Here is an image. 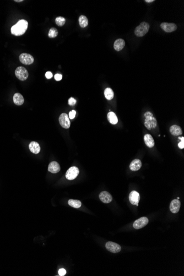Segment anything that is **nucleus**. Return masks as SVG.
Returning <instances> with one entry per match:
<instances>
[{
    "label": "nucleus",
    "mask_w": 184,
    "mask_h": 276,
    "mask_svg": "<svg viewBox=\"0 0 184 276\" xmlns=\"http://www.w3.org/2000/svg\"><path fill=\"white\" fill-rule=\"evenodd\" d=\"M28 23L26 20H20L17 23L12 26L11 33L16 36H22L24 34L27 30Z\"/></svg>",
    "instance_id": "1"
},
{
    "label": "nucleus",
    "mask_w": 184,
    "mask_h": 276,
    "mask_svg": "<svg viewBox=\"0 0 184 276\" xmlns=\"http://www.w3.org/2000/svg\"><path fill=\"white\" fill-rule=\"evenodd\" d=\"M145 126L148 130H151L157 127V121L152 113L149 111L146 112L145 114Z\"/></svg>",
    "instance_id": "2"
},
{
    "label": "nucleus",
    "mask_w": 184,
    "mask_h": 276,
    "mask_svg": "<svg viewBox=\"0 0 184 276\" xmlns=\"http://www.w3.org/2000/svg\"><path fill=\"white\" fill-rule=\"evenodd\" d=\"M149 24L148 23L143 22L139 26H137L135 30V34L138 37H142L148 33L149 29Z\"/></svg>",
    "instance_id": "3"
},
{
    "label": "nucleus",
    "mask_w": 184,
    "mask_h": 276,
    "mask_svg": "<svg viewBox=\"0 0 184 276\" xmlns=\"http://www.w3.org/2000/svg\"><path fill=\"white\" fill-rule=\"evenodd\" d=\"M15 75L17 78L20 81H24L28 77V72L26 68L20 66L16 68L15 71Z\"/></svg>",
    "instance_id": "4"
},
{
    "label": "nucleus",
    "mask_w": 184,
    "mask_h": 276,
    "mask_svg": "<svg viewBox=\"0 0 184 276\" xmlns=\"http://www.w3.org/2000/svg\"><path fill=\"white\" fill-rule=\"evenodd\" d=\"M80 173V170L76 166H72L68 169L66 173V178L69 180L76 179Z\"/></svg>",
    "instance_id": "5"
},
{
    "label": "nucleus",
    "mask_w": 184,
    "mask_h": 276,
    "mask_svg": "<svg viewBox=\"0 0 184 276\" xmlns=\"http://www.w3.org/2000/svg\"><path fill=\"white\" fill-rule=\"evenodd\" d=\"M59 122L60 125L63 128L67 129L71 125V122L70 121V118L68 117V115L66 113H63L61 114L59 117Z\"/></svg>",
    "instance_id": "6"
},
{
    "label": "nucleus",
    "mask_w": 184,
    "mask_h": 276,
    "mask_svg": "<svg viewBox=\"0 0 184 276\" xmlns=\"http://www.w3.org/2000/svg\"><path fill=\"white\" fill-rule=\"evenodd\" d=\"M148 219L147 218L145 217L140 218L139 219H137L136 221H135V222L133 224V227L136 229H139L145 227V225H147L148 223Z\"/></svg>",
    "instance_id": "7"
},
{
    "label": "nucleus",
    "mask_w": 184,
    "mask_h": 276,
    "mask_svg": "<svg viewBox=\"0 0 184 276\" xmlns=\"http://www.w3.org/2000/svg\"><path fill=\"white\" fill-rule=\"evenodd\" d=\"M106 249L112 253H118L121 250V247L119 244L112 241H108L105 244Z\"/></svg>",
    "instance_id": "8"
},
{
    "label": "nucleus",
    "mask_w": 184,
    "mask_h": 276,
    "mask_svg": "<svg viewBox=\"0 0 184 276\" xmlns=\"http://www.w3.org/2000/svg\"><path fill=\"white\" fill-rule=\"evenodd\" d=\"M20 61L24 65H31L34 62V57L29 54L23 53L20 56Z\"/></svg>",
    "instance_id": "9"
},
{
    "label": "nucleus",
    "mask_w": 184,
    "mask_h": 276,
    "mask_svg": "<svg viewBox=\"0 0 184 276\" xmlns=\"http://www.w3.org/2000/svg\"><path fill=\"white\" fill-rule=\"evenodd\" d=\"M161 29L165 32L171 33L176 30L177 26L175 23H162L161 24Z\"/></svg>",
    "instance_id": "10"
},
{
    "label": "nucleus",
    "mask_w": 184,
    "mask_h": 276,
    "mask_svg": "<svg viewBox=\"0 0 184 276\" xmlns=\"http://www.w3.org/2000/svg\"><path fill=\"white\" fill-rule=\"evenodd\" d=\"M139 200L140 196L139 192L136 191H133L129 194V201L132 205L138 206Z\"/></svg>",
    "instance_id": "11"
},
{
    "label": "nucleus",
    "mask_w": 184,
    "mask_h": 276,
    "mask_svg": "<svg viewBox=\"0 0 184 276\" xmlns=\"http://www.w3.org/2000/svg\"><path fill=\"white\" fill-rule=\"evenodd\" d=\"M181 206V202L178 200H173L170 205V210L173 213H177L179 211Z\"/></svg>",
    "instance_id": "12"
},
{
    "label": "nucleus",
    "mask_w": 184,
    "mask_h": 276,
    "mask_svg": "<svg viewBox=\"0 0 184 276\" xmlns=\"http://www.w3.org/2000/svg\"><path fill=\"white\" fill-rule=\"evenodd\" d=\"M99 198L104 203H109L112 201L113 197L110 193L107 191H103L99 194Z\"/></svg>",
    "instance_id": "13"
},
{
    "label": "nucleus",
    "mask_w": 184,
    "mask_h": 276,
    "mask_svg": "<svg viewBox=\"0 0 184 276\" xmlns=\"http://www.w3.org/2000/svg\"><path fill=\"white\" fill-rule=\"evenodd\" d=\"M142 166V162L139 159H136L133 160L129 164V168L133 172L138 171L141 169Z\"/></svg>",
    "instance_id": "14"
},
{
    "label": "nucleus",
    "mask_w": 184,
    "mask_h": 276,
    "mask_svg": "<svg viewBox=\"0 0 184 276\" xmlns=\"http://www.w3.org/2000/svg\"><path fill=\"white\" fill-rule=\"evenodd\" d=\"M60 170V166L58 163L53 161L49 164L48 166V171L53 174H56L59 172Z\"/></svg>",
    "instance_id": "15"
},
{
    "label": "nucleus",
    "mask_w": 184,
    "mask_h": 276,
    "mask_svg": "<svg viewBox=\"0 0 184 276\" xmlns=\"http://www.w3.org/2000/svg\"><path fill=\"white\" fill-rule=\"evenodd\" d=\"M144 141H145V145L149 148H152L155 145L154 140L150 134H146L145 135Z\"/></svg>",
    "instance_id": "16"
},
{
    "label": "nucleus",
    "mask_w": 184,
    "mask_h": 276,
    "mask_svg": "<svg viewBox=\"0 0 184 276\" xmlns=\"http://www.w3.org/2000/svg\"><path fill=\"white\" fill-rule=\"evenodd\" d=\"M125 45V42L122 39H118L114 44V48L117 51H121Z\"/></svg>",
    "instance_id": "17"
},
{
    "label": "nucleus",
    "mask_w": 184,
    "mask_h": 276,
    "mask_svg": "<svg viewBox=\"0 0 184 276\" xmlns=\"http://www.w3.org/2000/svg\"><path fill=\"white\" fill-rule=\"evenodd\" d=\"M170 132L171 133L172 135L175 136H179V135H181L182 134V131L181 130V127L179 126H178V125H173V126H171L170 127Z\"/></svg>",
    "instance_id": "18"
},
{
    "label": "nucleus",
    "mask_w": 184,
    "mask_h": 276,
    "mask_svg": "<svg viewBox=\"0 0 184 276\" xmlns=\"http://www.w3.org/2000/svg\"><path fill=\"white\" fill-rule=\"evenodd\" d=\"M13 102L17 105H22L24 103V99L22 94L17 93L13 95Z\"/></svg>",
    "instance_id": "19"
},
{
    "label": "nucleus",
    "mask_w": 184,
    "mask_h": 276,
    "mask_svg": "<svg viewBox=\"0 0 184 276\" xmlns=\"http://www.w3.org/2000/svg\"><path fill=\"white\" fill-rule=\"evenodd\" d=\"M29 150L34 154H38L40 151V147L39 144V143H37L36 142L33 141L31 143L29 144Z\"/></svg>",
    "instance_id": "20"
},
{
    "label": "nucleus",
    "mask_w": 184,
    "mask_h": 276,
    "mask_svg": "<svg viewBox=\"0 0 184 276\" xmlns=\"http://www.w3.org/2000/svg\"><path fill=\"white\" fill-rule=\"evenodd\" d=\"M108 120L110 123L113 125H116L118 122V119L116 114L111 111L108 114Z\"/></svg>",
    "instance_id": "21"
},
{
    "label": "nucleus",
    "mask_w": 184,
    "mask_h": 276,
    "mask_svg": "<svg viewBox=\"0 0 184 276\" xmlns=\"http://www.w3.org/2000/svg\"><path fill=\"white\" fill-rule=\"evenodd\" d=\"M104 95H105V97L106 98V99L109 101L113 99L114 97L113 91L111 88H106L104 91Z\"/></svg>",
    "instance_id": "22"
},
{
    "label": "nucleus",
    "mask_w": 184,
    "mask_h": 276,
    "mask_svg": "<svg viewBox=\"0 0 184 276\" xmlns=\"http://www.w3.org/2000/svg\"><path fill=\"white\" fill-rule=\"evenodd\" d=\"M68 203L70 206L75 208H80L82 206L81 202L80 200H77L71 199L68 200Z\"/></svg>",
    "instance_id": "23"
},
{
    "label": "nucleus",
    "mask_w": 184,
    "mask_h": 276,
    "mask_svg": "<svg viewBox=\"0 0 184 276\" xmlns=\"http://www.w3.org/2000/svg\"><path fill=\"white\" fill-rule=\"evenodd\" d=\"M78 20H79L80 26H81V27L85 28L87 26L88 24V20L87 18L85 16L82 15L79 17Z\"/></svg>",
    "instance_id": "24"
},
{
    "label": "nucleus",
    "mask_w": 184,
    "mask_h": 276,
    "mask_svg": "<svg viewBox=\"0 0 184 276\" xmlns=\"http://www.w3.org/2000/svg\"><path fill=\"white\" fill-rule=\"evenodd\" d=\"M58 35V31L55 28H51L48 32V36L49 38H54Z\"/></svg>",
    "instance_id": "25"
},
{
    "label": "nucleus",
    "mask_w": 184,
    "mask_h": 276,
    "mask_svg": "<svg viewBox=\"0 0 184 276\" xmlns=\"http://www.w3.org/2000/svg\"><path fill=\"white\" fill-rule=\"evenodd\" d=\"M55 22H56V24L58 26H62L65 24V22H66V20L62 17H57L56 18Z\"/></svg>",
    "instance_id": "26"
},
{
    "label": "nucleus",
    "mask_w": 184,
    "mask_h": 276,
    "mask_svg": "<svg viewBox=\"0 0 184 276\" xmlns=\"http://www.w3.org/2000/svg\"><path fill=\"white\" fill-rule=\"evenodd\" d=\"M76 103V100L73 98L71 97L68 100V104L71 106H73Z\"/></svg>",
    "instance_id": "27"
},
{
    "label": "nucleus",
    "mask_w": 184,
    "mask_h": 276,
    "mask_svg": "<svg viewBox=\"0 0 184 276\" xmlns=\"http://www.w3.org/2000/svg\"><path fill=\"white\" fill-rule=\"evenodd\" d=\"M76 112L75 110H72L69 113V115H68V117L70 119H73L75 116H76Z\"/></svg>",
    "instance_id": "28"
},
{
    "label": "nucleus",
    "mask_w": 184,
    "mask_h": 276,
    "mask_svg": "<svg viewBox=\"0 0 184 276\" xmlns=\"http://www.w3.org/2000/svg\"><path fill=\"white\" fill-rule=\"evenodd\" d=\"M66 274V271L64 268H61L58 271V274L59 276H65Z\"/></svg>",
    "instance_id": "29"
},
{
    "label": "nucleus",
    "mask_w": 184,
    "mask_h": 276,
    "mask_svg": "<svg viewBox=\"0 0 184 276\" xmlns=\"http://www.w3.org/2000/svg\"><path fill=\"white\" fill-rule=\"evenodd\" d=\"M54 77H55L56 81H59L61 80L62 78V76L61 75H60V74H56Z\"/></svg>",
    "instance_id": "30"
},
{
    "label": "nucleus",
    "mask_w": 184,
    "mask_h": 276,
    "mask_svg": "<svg viewBox=\"0 0 184 276\" xmlns=\"http://www.w3.org/2000/svg\"><path fill=\"white\" fill-rule=\"evenodd\" d=\"M45 76L46 78H48V79H50V78H51L52 77V73L51 72H47L46 73Z\"/></svg>",
    "instance_id": "31"
},
{
    "label": "nucleus",
    "mask_w": 184,
    "mask_h": 276,
    "mask_svg": "<svg viewBox=\"0 0 184 276\" xmlns=\"http://www.w3.org/2000/svg\"><path fill=\"white\" fill-rule=\"evenodd\" d=\"M178 146L179 147V148H180V149H184V141H181V142H179L178 144Z\"/></svg>",
    "instance_id": "32"
},
{
    "label": "nucleus",
    "mask_w": 184,
    "mask_h": 276,
    "mask_svg": "<svg viewBox=\"0 0 184 276\" xmlns=\"http://www.w3.org/2000/svg\"><path fill=\"white\" fill-rule=\"evenodd\" d=\"M154 0H145V2H148V3H150V2H154Z\"/></svg>",
    "instance_id": "33"
},
{
    "label": "nucleus",
    "mask_w": 184,
    "mask_h": 276,
    "mask_svg": "<svg viewBox=\"0 0 184 276\" xmlns=\"http://www.w3.org/2000/svg\"><path fill=\"white\" fill-rule=\"evenodd\" d=\"M14 1H15V2H23V0H20V1H18V0H15Z\"/></svg>",
    "instance_id": "34"
}]
</instances>
